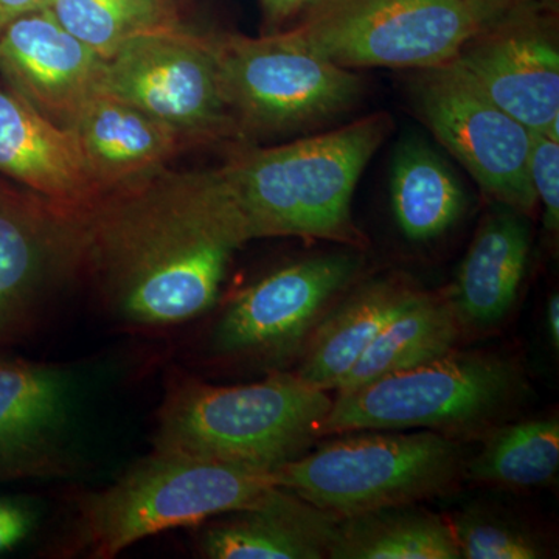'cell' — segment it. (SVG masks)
<instances>
[{"label":"cell","instance_id":"12","mask_svg":"<svg viewBox=\"0 0 559 559\" xmlns=\"http://www.w3.org/2000/svg\"><path fill=\"white\" fill-rule=\"evenodd\" d=\"M488 100L530 131L559 140V47L554 0L503 11L450 62Z\"/></svg>","mask_w":559,"mask_h":559},{"label":"cell","instance_id":"15","mask_svg":"<svg viewBox=\"0 0 559 559\" xmlns=\"http://www.w3.org/2000/svg\"><path fill=\"white\" fill-rule=\"evenodd\" d=\"M105 62L47 9L22 14L0 31V72L13 91L61 127L69 128L100 90Z\"/></svg>","mask_w":559,"mask_h":559},{"label":"cell","instance_id":"1","mask_svg":"<svg viewBox=\"0 0 559 559\" xmlns=\"http://www.w3.org/2000/svg\"><path fill=\"white\" fill-rule=\"evenodd\" d=\"M79 218L83 263L94 267L106 307L138 329H170L207 312L242 246L178 180Z\"/></svg>","mask_w":559,"mask_h":559},{"label":"cell","instance_id":"30","mask_svg":"<svg viewBox=\"0 0 559 559\" xmlns=\"http://www.w3.org/2000/svg\"><path fill=\"white\" fill-rule=\"evenodd\" d=\"M465 2L481 27V25L495 20L503 11L511 9V7L516 5L522 0H465Z\"/></svg>","mask_w":559,"mask_h":559},{"label":"cell","instance_id":"17","mask_svg":"<svg viewBox=\"0 0 559 559\" xmlns=\"http://www.w3.org/2000/svg\"><path fill=\"white\" fill-rule=\"evenodd\" d=\"M0 173L66 212L92 207L102 190L72 128L55 123L16 91L2 86Z\"/></svg>","mask_w":559,"mask_h":559},{"label":"cell","instance_id":"13","mask_svg":"<svg viewBox=\"0 0 559 559\" xmlns=\"http://www.w3.org/2000/svg\"><path fill=\"white\" fill-rule=\"evenodd\" d=\"M417 109L488 197L525 216L536 209L527 127L488 100L450 62L425 70L417 84Z\"/></svg>","mask_w":559,"mask_h":559},{"label":"cell","instance_id":"24","mask_svg":"<svg viewBox=\"0 0 559 559\" xmlns=\"http://www.w3.org/2000/svg\"><path fill=\"white\" fill-rule=\"evenodd\" d=\"M558 468L559 419L550 417L495 430L465 469L480 484L530 488L550 484Z\"/></svg>","mask_w":559,"mask_h":559},{"label":"cell","instance_id":"7","mask_svg":"<svg viewBox=\"0 0 559 559\" xmlns=\"http://www.w3.org/2000/svg\"><path fill=\"white\" fill-rule=\"evenodd\" d=\"M480 25L465 0H318L286 31L345 69H433L457 57Z\"/></svg>","mask_w":559,"mask_h":559},{"label":"cell","instance_id":"3","mask_svg":"<svg viewBox=\"0 0 559 559\" xmlns=\"http://www.w3.org/2000/svg\"><path fill=\"white\" fill-rule=\"evenodd\" d=\"M333 399L294 373L241 385L171 378L157 412L153 450L272 469L320 437Z\"/></svg>","mask_w":559,"mask_h":559},{"label":"cell","instance_id":"6","mask_svg":"<svg viewBox=\"0 0 559 559\" xmlns=\"http://www.w3.org/2000/svg\"><path fill=\"white\" fill-rule=\"evenodd\" d=\"M521 388L520 370L511 360L451 352L336 393L320 437L355 430L471 429L502 414Z\"/></svg>","mask_w":559,"mask_h":559},{"label":"cell","instance_id":"32","mask_svg":"<svg viewBox=\"0 0 559 559\" xmlns=\"http://www.w3.org/2000/svg\"><path fill=\"white\" fill-rule=\"evenodd\" d=\"M547 331L551 345L559 347V297L558 294H551L546 312Z\"/></svg>","mask_w":559,"mask_h":559},{"label":"cell","instance_id":"29","mask_svg":"<svg viewBox=\"0 0 559 559\" xmlns=\"http://www.w3.org/2000/svg\"><path fill=\"white\" fill-rule=\"evenodd\" d=\"M316 2L318 0H260L264 16L272 24H283L294 17L304 16Z\"/></svg>","mask_w":559,"mask_h":559},{"label":"cell","instance_id":"31","mask_svg":"<svg viewBox=\"0 0 559 559\" xmlns=\"http://www.w3.org/2000/svg\"><path fill=\"white\" fill-rule=\"evenodd\" d=\"M46 5L47 0H0V31L22 14L46 9Z\"/></svg>","mask_w":559,"mask_h":559},{"label":"cell","instance_id":"19","mask_svg":"<svg viewBox=\"0 0 559 559\" xmlns=\"http://www.w3.org/2000/svg\"><path fill=\"white\" fill-rule=\"evenodd\" d=\"M530 246L527 219L516 210L502 205L484 221L450 297L462 326L487 330L507 318L527 271Z\"/></svg>","mask_w":559,"mask_h":559},{"label":"cell","instance_id":"21","mask_svg":"<svg viewBox=\"0 0 559 559\" xmlns=\"http://www.w3.org/2000/svg\"><path fill=\"white\" fill-rule=\"evenodd\" d=\"M450 297L423 293L371 342L334 392H348L371 381L425 366L454 352L460 331Z\"/></svg>","mask_w":559,"mask_h":559},{"label":"cell","instance_id":"26","mask_svg":"<svg viewBox=\"0 0 559 559\" xmlns=\"http://www.w3.org/2000/svg\"><path fill=\"white\" fill-rule=\"evenodd\" d=\"M460 558L466 559H536L544 549L527 530L488 511H462L450 522Z\"/></svg>","mask_w":559,"mask_h":559},{"label":"cell","instance_id":"20","mask_svg":"<svg viewBox=\"0 0 559 559\" xmlns=\"http://www.w3.org/2000/svg\"><path fill=\"white\" fill-rule=\"evenodd\" d=\"M69 128L100 189L160 165L183 138L170 124L102 90L87 98Z\"/></svg>","mask_w":559,"mask_h":559},{"label":"cell","instance_id":"25","mask_svg":"<svg viewBox=\"0 0 559 559\" xmlns=\"http://www.w3.org/2000/svg\"><path fill=\"white\" fill-rule=\"evenodd\" d=\"M46 9L105 61L135 36L176 25L167 0H47Z\"/></svg>","mask_w":559,"mask_h":559},{"label":"cell","instance_id":"27","mask_svg":"<svg viewBox=\"0 0 559 559\" xmlns=\"http://www.w3.org/2000/svg\"><path fill=\"white\" fill-rule=\"evenodd\" d=\"M528 175L536 200L543 204L547 230L559 226V140L547 132L532 131Z\"/></svg>","mask_w":559,"mask_h":559},{"label":"cell","instance_id":"18","mask_svg":"<svg viewBox=\"0 0 559 559\" xmlns=\"http://www.w3.org/2000/svg\"><path fill=\"white\" fill-rule=\"evenodd\" d=\"M423 293L404 275H388L358 286L316 323L294 374L326 392L336 390L390 320Z\"/></svg>","mask_w":559,"mask_h":559},{"label":"cell","instance_id":"22","mask_svg":"<svg viewBox=\"0 0 559 559\" xmlns=\"http://www.w3.org/2000/svg\"><path fill=\"white\" fill-rule=\"evenodd\" d=\"M393 215L407 240H436L465 212L466 194L450 164L418 139L401 143L390 175Z\"/></svg>","mask_w":559,"mask_h":559},{"label":"cell","instance_id":"5","mask_svg":"<svg viewBox=\"0 0 559 559\" xmlns=\"http://www.w3.org/2000/svg\"><path fill=\"white\" fill-rule=\"evenodd\" d=\"M463 452L436 430L362 433L320 444L271 469L275 485L345 518L411 506L450 489L462 474Z\"/></svg>","mask_w":559,"mask_h":559},{"label":"cell","instance_id":"11","mask_svg":"<svg viewBox=\"0 0 559 559\" xmlns=\"http://www.w3.org/2000/svg\"><path fill=\"white\" fill-rule=\"evenodd\" d=\"M100 90L183 138H209L235 124L221 87L215 39L178 25L128 40L105 62Z\"/></svg>","mask_w":559,"mask_h":559},{"label":"cell","instance_id":"28","mask_svg":"<svg viewBox=\"0 0 559 559\" xmlns=\"http://www.w3.org/2000/svg\"><path fill=\"white\" fill-rule=\"evenodd\" d=\"M40 521L39 503L20 496H0V555L31 538Z\"/></svg>","mask_w":559,"mask_h":559},{"label":"cell","instance_id":"10","mask_svg":"<svg viewBox=\"0 0 559 559\" xmlns=\"http://www.w3.org/2000/svg\"><path fill=\"white\" fill-rule=\"evenodd\" d=\"M90 390L79 367L0 353V481L79 473Z\"/></svg>","mask_w":559,"mask_h":559},{"label":"cell","instance_id":"8","mask_svg":"<svg viewBox=\"0 0 559 559\" xmlns=\"http://www.w3.org/2000/svg\"><path fill=\"white\" fill-rule=\"evenodd\" d=\"M215 39L221 87L234 123L271 134L320 124L358 100V75L277 32Z\"/></svg>","mask_w":559,"mask_h":559},{"label":"cell","instance_id":"14","mask_svg":"<svg viewBox=\"0 0 559 559\" xmlns=\"http://www.w3.org/2000/svg\"><path fill=\"white\" fill-rule=\"evenodd\" d=\"M81 263L83 234L75 213L0 202V347L38 329L55 290Z\"/></svg>","mask_w":559,"mask_h":559},{"label":"cell","instance_id":"9","mask_svg":"<svg viewBox=\"0 0 559 559\" xmlns=\"http://www.w3.org/2000/svg\"><path fill=\"white\" fill-rule=\"evenodd\" d=\"M360 266L358 253L334 252L271 272L227 305L210 333L209 355L253 367L286 362Z\"/></svg>","mask_w":559,"mask_h":559},{"label":"cell","instance_id":"4","mask_svg":"<svg viewBox=\"0 0 559 559\" xmlns=\"http://www.w3.org/2000/svg\"><path fill=\"white\" fill-rule=\"evenodd\" d=\"M274 485L271 469L153 450L76 502L66 551L116 558L148 536L248 507Z\"/></svg>","mask_w":559,"mask_h":559},{"label":"cell","instance_id":"2","mask_svg":"<svg viewBox=\"0 0 559 559\" xmlns=\"http://www.w3.org/2000/svg\"><path fill=\"white\" fill-rule=\"evenodd\" d=\"M392 127L388 114H374L314 138L246 151L180 182L242 242L300 237L359 248L366 240L353 223V193Z\"/></svg>","mask_w":559,"mask_h":559},{"label":"cell","instance_id":"16","mask_svg":"<svg viewBox=\"0 0 559 559\" xmlns=\"http://www.w3.org/2000/svg\"><path fill=\"white\" fill-rule=\"evenodd\" d=\"M340 518L274 485L255 502L197 525V550L209 559L330 558Z\"/></svg>","mask_w":559,"mask_h":559},{"label":"cell","instance_id":"23","mask_svg":"<svg viewBox=\"0 0 559 559\" xmlns=\"http://www.w3.org/2000/svg\"><path fill=\"white\" fill-rule=\"evenodd\" d=\"M331 559H460L451 524L411 506L340 518Z\"/></svg>","mask_w":559,"mask_h":559}]
</instances>
